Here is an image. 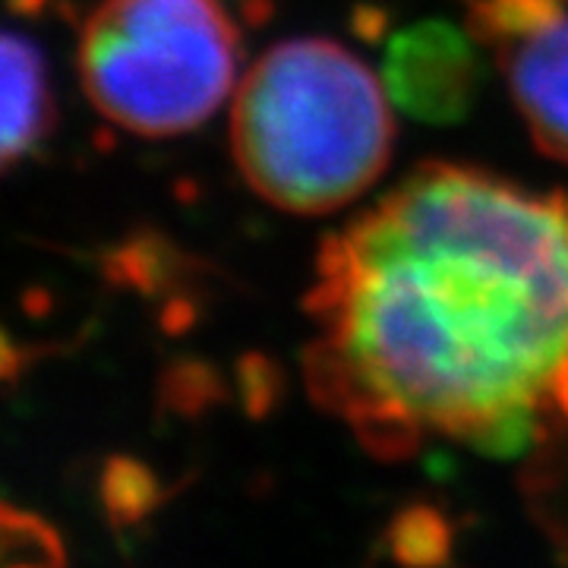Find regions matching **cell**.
Masks as SVG:
<instances>
[{"instance_id":"1","label":"cell","mask_w":568,"mask_h":568,"mask_svg":"<svg viewBox=\"0 0 568 568\" xmlns=\"http://www.w3.org/2000/svg\"><path fill=\"white\" fill-rule=\"evenodd\" d=\"M313 395L379 455H489L568 417V200L424 164L323 246Z\"/></svg>"},{"instance_id":"2","label":"cell","mask_w":568,"mask_h":568,"mask_svg":"<svg viewBox=\"0 0 568 568\" xmlns=\"http://www.w3.org/2000/svg\"><path fill=\"white\" fill-rule=\"evenodd\" d=\"M386 89L347 48L294 39L246 70L231 108V152L256 196L294 215L354 203L392 155Z\"/></svg>"},{"instance_id":"3","label":"cell","mask_w":568,"mask_h":568,"mask_svg":"<svg viewBox=\"0 0 568 568\" xmlns=\"http://www.w3.org/2000/svg\"><path fill=\"white\" fill-rule=\"evenodd\" d=\"M237 36L215 0H104L85 22L89 102L136 136H174L212 118L234 85Z\"/></svg>"},{"instance_id":"4","label":"cell","mask_w":568,"mask_h":568,"mask_svg":"<svg viewBox=\"0 0 568 568\" xmlns=\"http://www.w3.org/2000/svg\"><path fill=\"white\" fill-rule=\"evenodd\" d=\"M474 36L503 63L534 145L568 164V13L559 0H484Z\"/></svg>"},{"instance_id":"5","label":"cell","mask_w":568,"mask_h":568,"mask_svg":"<svg viewBox=\"0 0 568 568\" xmlns=\"http://www.w3.org/2000/svg\"><path fill=\"white\" fill-rule=\"evenodd\" d=\"M480 82L470 41L446 22H420L388 44L386 85L392 102L417 121L465 118Z\"/></svg>"},{"instance_id":"6","label":"cell","mask_w":568,"mask_h":568,"mask_svg":"<svg viewBox=\"0 0 568 568\" xmlns=\"http://www.w3.org/2000/svg\"><path fill=\"white\" fill-rule=\"evenodd\" d=\"M48 89L39 51L20 36L3 39V164H17L20 155L48 130Z\"/></svg>"},{"instance_id":"7","label":"cell","mask_w":568,"mask_h":568,"mask_svg":"<svg viewBox=\"0 0 568 568\" xmlns=\"http://www.w3.org/2000/svg\"><path fill=\"white\" fill-rule=\"evenodd\" d=\"M395 552L405 562H439L448 549L443 521L429 511H407L395 525Z\"/></svg>"}]
</instances>
